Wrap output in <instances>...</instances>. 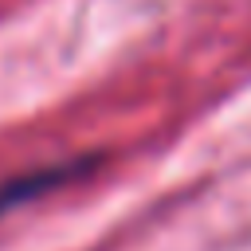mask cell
<instances>
[{
	"instance_id": "6da1fadb",
	"label": "cell",
	"mask_w": 251,
	"mask_h": 251,
	"mask_svg": "<svg viewBox=\"0 0 251 251\" xmlns=\"http://www.w3.org/2000/svg\"><path fill=\"white\" fill-rule=\"evenodd\" d=\"M71 173H75L71 165H67V169H39V173H31V176H20V180L4 184V188H0V216H4L12 204H20V200H31V196H39V192H51V188L63 184Z\"/></svg>"
}]
</instances>
